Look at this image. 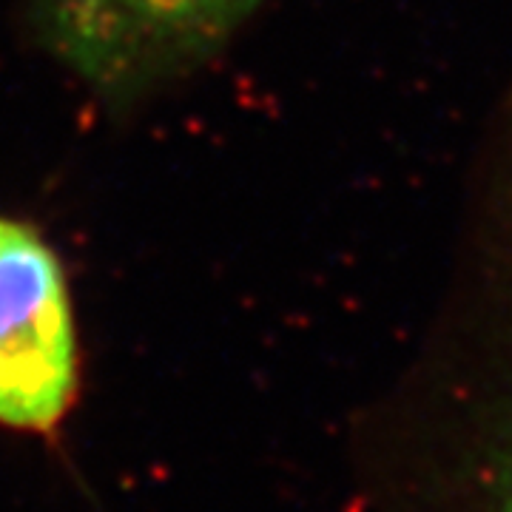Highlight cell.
I'll use <instances>...</instances> for the list:
<instances>
[{
    "instance_id": "7a4b0ae2",
    "label": "cell",
    "mask_w": 512,
    "mask_h": 512,
    "mask_svg": "<svg viewBox=\"0 0 512 512\" xmlns=\"http://www.w3.org/2000/svg\"><path fill=\"white\" fill-rule=\"evenodd\" d=\"M77 384V330L55 248L0 217V424L55 427Z\"/></svg>"
},
{
    "instance_id": "6da1fadb",
    "label": "cell",
    "mask_w": 512,
    "mask_h": 512,
    "mask_svg": "<svg viewBox=\"0 0 512 512\" xmlns=\"http://www.w3.org/2000/svg\"><path fill=\"white\" fill-rule=\"evenodd\" d=\"M40 43L92 92L134 100L222 52L259 0H32Z\"/></svg>"
},
{
    "instance_id": "3957f363",
    "label": "cell",
    "mask_w": 512,
    "mask_h": 512,
    "mask_svg": "<svg viewBox=\"0 0 512 512\" xmlns=\"http://www.w3.org/2000/svg\"><path fill=\"white\" fill-rule=\"evenodd\" d=\"M487 456L490 458H487L481 512H512V370L507 390L501 396Z\"/></svg>"
}]
</instances>
